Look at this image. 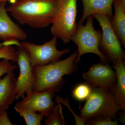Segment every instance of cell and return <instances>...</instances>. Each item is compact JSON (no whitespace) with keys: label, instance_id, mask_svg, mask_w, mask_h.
Here are the masks:
<instances>
[{"label":"cell","instance_id":"12","mask_svg":"<svg viewBox=\"0 0 125 125\" xmlns=\"http://www.w3.org/2000/svg\"><path fill=\"white\" fill-rule=\"evenodd\" d=\"M16 83L14 71L0 80V111L7 110L16 99Z\"/></svg>","mask_w":125,"mask_h":125},{"label":"cell","instance_id":"19","mask_svg":"<svg viewBox=\"0 0 125 125\" xmlns=\"http://www.w3.org/2000/svg\"><path fill=\"white\" fill-rule=\"evenodd\" d=\"M0 59H6L16 62L17 52L13 46H4L0 47Z\"/></svg>","mask_w":125,"mask_h":125},{"label":"cell","instance_id":"13","mask_svg":"<svg viewBox=\"0 0 125 125\" xmlns=\"http://www.w3.org/2000/svg\"><path fill=\"white\" fill-rule=\"evenodd\" d=\"M83 10L78 23H83L90 16L95 14L104 15L112 19L114 0H81Z\"/></svg>","mask_w":125,"mask_h":125},{"label":"cell","instance_id":"1","mask_svg":"<svg viewBox=\"0 0 125 125\" xmlns=\"http://www.w3.org/2000/svg\"><path fill=\"white\" fill-rule=\"evenodd\" d=\"M57 0H15L7 12L22 25L41 29L51 25Z\"/></svg>","mask_w":125,"mask_h":125},{"label":"cell","instance_id":"17","mask_svg":"<svg viewBox=\"0 0 125 125\" xmlns=\"http://www.w3.org/2000/svg\"><path fill=\"white\" fill-rule=\"evenodd\" d=\"M66 122L65 119L62 112L61 105L58 103L46 117L44 125H65Z\"/></svg>","mask_w":125,"mask_h":125},{"label":"cell","instance_id":"9","mask_svg":"<svg viewBox=\"0 0 125 125\" xmlns=\"http://www.w3.org/2000/svg\"><path fill=\"white\" fill-rule=\"evenodd\" d=\"M82 76L85 83L91 87L106 89H111L117 79L115 71L110 65L102 62L92 65Z\"/></svg>","mask_w":125,"mask_h":125},{"label":"cell","instance_id":"8","mask_svg":"<svg viewBox=\"0 0 125 125\" xmlns=\"http://www.w3.org/2000/svg\"><path fill=\"white\" fill-rule=\"evenodd\" d=\"M18 48L16 62L20 73L17 79L16 99L23 98L25 94L33 90L36 82V73L28 52L21 44Z\"/></svg>","mask_w":125,"mask_h":125},{"label":"cell","instance_id":"15","mask_svg":"<svg viewBox=\"0 0 125 125\" xmlns=\"http://www.w3.org/2000/svg\"><path fill=\"white\" fill-rule=\"evenodd\" d=\"M113 6L114 13L111 20L112 27L125 48V4L121 0H114Z\"/></svg>","mask_w":125,"mask_h":125},{"label":"cell","instance_id":"18","mask_svg":"<svg viewBox=\"0 0 125 125\" xmlns=\"http://www.w3.org/2000/svg\"><path fill=\"white\" fill-rule=\"evenodd\" d=\"M92 87L87 83H81L74 88L72 92L74 99L79 102L85 101L92 92Z\"/></svg>","mask_w":125,"mask_h":125},{"label":"cell","instance_id":"16","mask_svg":"<svg viewBox=\"0 0 125 125\" xmlns=\"http://www.w3.org/2000/svg\"><path fill=\"white\" fill-rule=\"evenodd\" d=\"M14 109L24 119L27 125H41L44 116L37 112L15 106Z\"/></svg>","mask_w":125,"mask_h":125},{"label":"cell","instance_id":"20","mask_svg":"<svg viewBox=\"0 0 125 125\" xmlns=\"http://www.w3.org/2000/svg\"><path fill=\"white\" fill-rule=\"evenodd\" d=\"M56 102H57L61 103L64 104L65 106L67 107V108L69 109L70 111L71 112L72 114H73L75 120V124L77 125H85V122L80 116L78 115L75 114L73 110L71 109L69 103V99L68 98H66V99H64L62 98H61L59 96H57L56 98Z\"/></svg>","mask_w":125,"mask_h":125},{"label":"cell","instance_id":"14","mask_svg":"<svg viewBox=\"0 0 125 125\" xmlns=\"http://www.w3.org/2000/svg\"><path fill=\"white\" fill-rule=\"evenodd\" d=\"M116 74V81L111 89L115 101L123 112L125 111V59L116 61L113 65Z\"/></svg>","mask_w":125,"mask_h":125},{"label":"cell","instance_id":"10","mask_svg":"<svg viewBox=\"0 0 125 125\" xmlns=\"http://www.w3.org/2000/svg\"><path fill=\"white\" fill-rule=\"evenodd\" d=\"M55 93L51 90L38 92L32 90L15 106L32 111L38 112L47 117L55 106L52 100Z\"/></svg>","mask_w":125,"mask_h":125},{"label":"cell","instance_id":"11","mask_svg":"<svg viewBox=\"0 0 125 125\" xmlns=\"http://www.w3.org/2000/svg\"><path fill=\"white\" fill-rule=\"evenodd\" d=\"M6 3H0V40H26L27 34L10 17L6 7Z\"/></svg>","mask_w":125,"mask_h":125},{"label":"cell","instance_id":"5","mask_svg":"<svg viewBox=\"0 0 125 125\" xmlns=\"http://www.w3.org/2000/svg\"><path fill=\"white\" fill-rule=\"evenodd\" d=\"M93 19L92 16L89 17L84 25L78 23L77 29L72 38L71 41L78 47V55L75 61L76 64L80 62L81 56L87 53L97 55L102 62H109L99 48L102 33L94 29Z\"/></svg>","mask_w":125,"mask_h":125},{"label":"cell","instance_id":"6","mask_svg":"<svg viewBox=\"0 0 125 125\" xmlns=\"http://www.w3.org/2000/svg\"><path fill=\"white\" fill-rule=\"evenodd\" d=\"M92 16L98 21L102 31L99 45L101 52L113 64L118 60L125 59V52L113 29L110 18L100 14H95Z\"/></svg>","mask_w":125,"mask_h":125},{"label":"cell","instance_id":"22","mask_svg":"<svg viewBox=\"0 0 125 125\" xmlns=\"http://www.w3.org/2000/svg\"><path fill=\"white\" fill-rule=\"evenodd\" d=\"M118 122L116 119L110 118H102L96 119L87 122L85 125H117Z\"/></svg>","mask_w":125,"mask_h":125},{"label":"cell","instance_id":"2","mask_svg":"<svg viewBox=\"0 0 125 125\" xmlns=\"http://www.w3.org/2000/svg\"><path fill=\"white\" fill-rule=\"evenodd\" d=\"M78 55L77 51L62 60L33 66L36 82L33 90L38 92L51 90L55 93L60 92L65 83L63 76L77 71L75 61Z\"/></svg>","mask_w":125,"mask_h":125},{"label":"cell","instance_id":"23","mask_svg":"<svg viewBox=\"0 0 125 125\" xmlns=\"http://www.w3.org/2000/svg\"><path fill=\"white\" fill-rule=\"evenodd\" d=\"M9 118L7 110L0 111V125H13Z\"/></svg>","mask_w":125,"mask_h":125},{"label":"cell","instance_id":"24","mask_svg":"<svg viewBox=\"0 0 125 125\" xmlns=\"http://www.w3.org/2000/svg\"><path fill=\"white\" fill-rule=\"evenodd\" d=\"M4 46H7V43L6 42H3L0 43V47Z\"/></svg>","mask_w":125,"mask_h":125},{"label":"cell","instance_id":"3","mask_svg":"<svg viewBox=\"0 0 125 125\" xmlns=\"http://www.w3.org/2000/svg\"><path fill=\"white\" fill-rule=\"evenodd\" d=\"M120 107L110 89L92 87V92L80 111L85 123L102 118L115 119Z\"/></svg>","mask_w":125,"mask_h":125},{"label":"cell","instance_id":"26","mask_svg":"<svg viewBox=\"0 0 125 125\" xmlns=\"http://www.w3.org/2000/svg\"><path fill=\"white\" fill-rule=\"evenodd\" d=\"M121 0V1L125 4V0Z\"/></svg>","mask_w":125,"mask_h":125},{"label":"cell","instance_id":"25","mask_svg":"<svg viewBox=\"0 0 125 125\" xmlns=\"http://www.w3.org/2000/svg\"><path fill=\"white\" fill-rule=\"evenodd\" d=\"M15 0H0V3L1 2H7V1H10L11 2V3L14 1Z\"/></svg>","mask_w":125,"mask_h":125},{"label":"cell","instance_id":"7","mask_svg":"<svg viewBox=\"0 0 125 125\" xmlns=\"http://www.w3.org/2000/svg\"><path fill=\"white\" fill-rule=\"evenodd\" d=\"M58 38L53 36L51 40L42 45H37L28 42L21 43L27 51L33 66L43 65L60 60L62 56L69 53V49L59 51L57 48Z\"/></svg>","mask_w":125,"mask_h":125},{"label":"cell","instance_id":"21","mask_svg":"<svg viewBox=\"0 0 125 125\" xmlns=\"http://www.w3.org/2000/svg\"><path fill=\"white\" fill-rule=\"evenodd\" d=\"M17 66L12 64L10 61L3 59L0 61V80L1 76L11 71H14L17 69Z\"/></svg>","mask_w":125,"mask_h":125},{"label":"cell","instance_id":"4","mask_svg":"<svg viewBox=\"0 0 125 125\" xmlns=\"http://www.w3.org/2000/svg\"><path fill=\"white\" fill-rule=\"evenodd\" d=\"M77 0H57L51 32L62 41L68 43L77 28Z\"/></svg>","mask_w":125,"mask_h":125}]
</instances>
